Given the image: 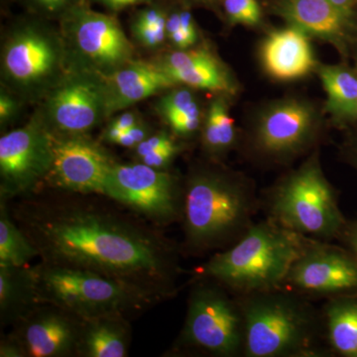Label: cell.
<instances>
[{"instance_id":"cell-1","label":"cell","mask_w":357,"mask_h":357,"mask_svg":"<svg viewBox=\"0 0 357 357\" xmlns=\"http://www.w3.org/2000/svg\"><path fill=\"white\" fill-rule=\"evenodd\" d=\"M89 197L40 190L7 203L40 261L96 272L172 298L183 273L182 250L135 213Z\"/></svg>"},{"instance_id":"cell-2","label":"cell","mask_w":357,"mask_h":357,"mask_svg":"<svg viewBox=\"0 0 357 357\" xmlns=\"http://www.w3.org/2000/svg\"><path fill=\"white\" fill-rule=\"evenodd\" d=\"M259 210L261 199L243 176L218 169L192 171L183 191L181 250L211 256L229 248L256 222Z\"/></svg>"},{"instance_id":"cell-31","label":"cell","mask_w":357,"mask_h":357,"mask_svg":"<svg viewBox=\"0 0 357 357\" xmlns=\"http://www.w3.org/2000/svg\"><path fill=\"white\" fill-rule=\"evenodd\" d=\"M181 151H182V146L175 141V142L168 145V146L161 148V149L156 150V151L152 152V153L145 155L144 157L138 160V162L152 167V168L166 170L171 165L174 160H175L176 157L181 153Z\"/></svg>"},{"instance_id":"cell-20","label":"cell","mask_w":357,"mask_h":357,"mask_svg":"<svg viewBox=\"0 0 357 357\" xmlns=\"http://www.w3.org/2000/svg\"><path fill=\"white\" fill-rule=\"evenodd\" d=\"M261 59L267 74L279 81L307 76L316 65L307 35L292 25L268 36Z\"/></svg>"},{"instance_id":"cell-39","label":"cell","mask_w":357,"mask_h":357,"mask_svg":"<svg viewBox=\"0 0 357 357\" xmlns=\"http://www.w3.org/2000/svg\"><path fill=\"white\" fill-rule=\"evenodd\" d=\"M96 1L112 11H121L129 6L150 2L151 0H96Z\"/></svg>"},{"instance_id":"cell-35","label":"cell","mask_w":357,"mask_h":357,"mask_svg":"<svg viewBox=\"0 0 357 357\" xmlns=\"http://www.w3.org/2000/svg\"><path fill=\"white\" fill-rule=\"evenodd\" d=\"M337 241H340V243L342 244L344 248L349 249L357 259V218L347 220Z\"/></svg>"},{"instance_id":"cell-32","label":"cell","mask_w":357,"mask_h":357,"mask_svg":"<svg viewBox=\"0 0 357 357\" xmlns=\"http://www.w3.org/2000/svg\"><path fill=\"white\" fill-rule=\"evenodd\" d=\"M24 103L8 89L1 86L0 91V124L1 128L11 123L20 112L21 105Z\"/></svg>"},{"instance_id":"cell-14","label":"cell","mask_w":357,"mask_h":357,"mask_svg":"<svg viewBox=\"0 0 357 357\" xmlns=\"http://www.w3.org/2000/svg\"><path fill=\"white\" fill-rule=\"evenodd\" d=\"M51 168L44 187L103 196L110 171L116 163L112 157L88 135L51 134Z\"/></svg>"},{"instance_id":"cell-24","label":"cell","mask_w":357,"mask_h":357,"mask_svg":"<svg viewBox=\"0 0 357 357\" xmlns=\"http://www.w3.org/2000/svg\"><path fill=\"white\" fill-rule=\"evenodd\" d=\"M319 77L326 93V109L338 121L357 119V74L340 66H325Z\"/></svg>"},{"instance_id":"cell-36","label":"cell","mask_w":357,"mask_h":357,"mask_svg":"<svg viewBox=\"0 0 357 357\" xmlns=\"http://www.w3.org/2000/svg\"><path fill=\"white\" fill-rule=\"evenodd\" d=\"M139 115L134 112H124L122 114L116 115L109 122V126L112 128L121 129L122 131L128 130L136 124L139 123Z\"/></svg>"},{"instance_id":"cell-29","label":"cell","mask_w":357,"mask_h":357,"mask_svg":"<svg viewBox=\"0 0 357 357\" xmlns=\"http://www.w3.org/2000/svg\"><path fill=\"white\" fill-rule=\"evenodd\" d=\"M86 0H20L31 15L44 20L60 21L61 18Z\"/></svg>"},{"instance_id":"cell-6","label":"cell","mask_w":357,"mask_h":357,"mask_svg":"<svg viewBox=\"0 0 357 357\" xmlns=\"http://www.w3.org/2000/svg\"><path fill=\"white\" fill-rule=\"evenodd\" d=\"M0 73L1 86L23 102H41L68 73L60 28L34 15L15 21L2 39Z\"/></svg>"},{"instance_id":"cell-21","label":"cell","mask_w":357,"mask_h":357,"mask_svg":"<svg viewBox=\"0 0 357 357\" xmlns=\"http://www.w3.org/2000/svg\"><path fill=\"white\" fill-rule=\"evenodd\" d=\"M130 319L103 316L83 319L77 356L126 357L131 342Z\"/></svg>"},{"instance_id":"cell-28","label":"cell","mask_w":357,"mask_h":357,"mask_svg":"<svg viewBox=\"0 0 357 357\" xmlns=\"http://www.w3.org/2000/svg\"><path fill=\"white\" fill-rule=\"evenodd\" d=\"M167 16L168 14L157 6L141 9L131 22L134 39L144 48H159L167 40Z\"/></svg>"},{"instance_id":"cell-17","label":"cell","mask_w":357,"mask_h":357,"mask_svg":"<svg viewBox=\"0 0 357 357\" xmlns=\"http://www.w3.org/2000/svg\"><path fill=\"white\" fill-rule=\"evenodd\" d=\"M156 62L176 86L220 93L236 89L227 67L208 49L172 52Z\"/></svg>"},{"instance_id":"cell-12","label":"cell","mask_w":357,"mask_h":357,"mask_svg":"<svg viewBox=\"0 0 357 357\" xmlns=\"http://www.w3.org/2000/svg\"><path fill=\"white\" fill-rule=\"evenodd\" d=\"M51 163V134L34 114L0 137V199L13 201L43 189Z\"/></svg>"},{"instance_id":"cell-18","label":"cell","mask_w":357,"mask_h":357,"mask_svg":"<svg viewBox=\"0 0 357 357\" xmlns=\"http://www.w3.org/2000/svg\"><path fill=\"white\" fill-rule=\"evenodd\" d=\"M109 117L176 86L156 62L134 60L105 79Z\"/></svg>"},{"instance_id":"cell-27","label":"cell","mask_w":357,"mask_h":357,"mask_svg":"<svg viewBox=\"0 0 357 357\" xmlns=\"http://www.w3.org/2000/svg\"><path fill=\"white\" fill-rule=\"evenodd\" d=\"M234 121L222 98L213 100L204 119L203 146L211 157L227 154L236 144Z\"/></svg>"},{"instance_id":"cell-13","label":"cell","mask_w":357,"mask_h":357,"mask_svg":"<svg viewBox=\"0 0 357 357\" xmlns=\"http://www.w3.org/2000/svg\"><path fill=\"white\" fill-rule=\"evenodd\" d=\"M309 300L357 294V259L342 244L310 238L284 281Z\"/></svg>"},{"instance_id":"cell-19","label":"cell","mask_w":357,"mask_h":357,"mask_svg":"<svg viewBox=\"0 0 357 357\" xmlns=\"http://www.w3.org/2000/svg\"><path fill=\"white\" fill-rule=\"evenodd\" d=\"M282 14L307 35L345 49L351 40L352 15L340 10L328 0H285Z\"/></svg>"},{"instance_id":"cell-11","label":"cell","mask_w":357,"mask_h":357,"mask_svg":"<svg viewBox=\"0 0 357 357\" xmlns=\"http://www.w3.org/2000/svg\"><path fill=\"white\" fill-rule=\"evenodd\" d=\"M37 117L54 135H88L109 119L105 79L68 70L39 102Z\"/></svg>"},{"instance_id":"cell-23","label":"cell","mask_w":357,"mask_h":357,"mask_svg":"<svg viewBox=\"0 0 357 357\" xmlns=\"http://www.w3.org/2000/svg\"><path fill=\"white\" fill-rule=\"evenodd\" d=\"M37 305L29 266H0V321L11 326Z\"/></svg>"},{"instance_id":"cell-7","label":"cell","mask_w":357,"mask_h":357,"mask_svg":"<svg viewBox=\"0 0 357 357\" xmlns=\"http://www.w3.org/2000/svg\"><path fill=\"white\" fill-rule=\"evenodd\" d=\"M261 210L281 227L324 241H337L349 220L317 154L264 195Z\"/></svg>"},{"instance_id":"cell-26","label":"cell","mask_w":357,"mask_h":357,"mask_svg":"<svg viewBox=\"0 0 357 357\" xmlns=\"http://www.w3.org/2000/svg\"><path fill=\"white\" fill-rule=\"evenodd\" d=\"M39 258L36 248L20 229L6 199L0 201V266H29Z\"/></svg>"},{"instance_id":"cell-42","label":"cell","mask_w":357,"mask_h":357,"mask_svg":"<svg viewBox=\"0 0 357 357\" xmlns=\"http://www.w3.org/2000/svg\"><path fill=\"white\" fill-rule=\"evenodd\" d=\"M356 74H357V67H356Z\"/></svg>"},{"instance_id":"cell-40","label":"cell","mask_w":357,"mask_h":357,"mask_svg":"<svg viewBox=\"0 0 357 357\" xmlns=\"http://www.w3.org/2000/svg\"><path fill=\"white\" fill-rule=\"evenodd\" d=\"M328 1L340 8V10L352 15V6H354V0H328Z\"/></svg>"},{"instance_id":"cell-25","label":"cell","mask_w":357,"mask_h":357,"mask_svg":"<svg viewBox=\"0 0 357 357\" xmlns=\"http://www.w3.org/2000/svg\"><path fill=\"white\" fill-rule=\"evenodd\" d=\"M174 88L160 98L156 110L175 135L190 137L201 128V109L190 88Z\"/></svg>"},{"instance_id":"cell-38","label":"cell","mask_w":357,"mask_h":357,"mask_svg":"<svg viewBox=\"0 0 357 357\" xmlns=\"http://www.w3.org/2000/svg\"><path fill=\"white\" fill-rule=\"evenodd\" d=\"M180 20L183 31L189 37L192 44H196V42L198 41V30H197L196 23H195L192 14L189 11H181Z\"/></svg>"},{"instance_id":"cell-4","label":"cell","mask_w":357,"mask_h":357,"mask_svg":"<svg viewBox=\"0 0 357 357\" xmlns=\"http://www.w3.org/2000/svg\"><path fill=\"white\" fill-rule=\"evenodd\" d=\"M237 298L244 319L243 357L332 356L321 310L312 300L285 289Z\"/></svg>"},{"instance_id":"cell-41","label":"cell","mask_w":357,"mask_h":357,"mask_svg":"<svg viewBox=\"0 0 357 357\" xmlns=\"http://www.w3.org/2000/svg\"><path fill=\"white\" fill-rule=\"evenodd\" d=\"M347 154L349 155V160H351L352 165L357 169V142L351 144V146L347 150Z\"/></svg>"},{"instance_id":"cell-8","label":"cell","mask_w":357,"mask_h":357,"mask_svg":"<svg viewBox=\"0 0 357 357\" xmlns=\"http://www.w3.org/2000/svg\"><path fill=\"white\" fill-rule=\"evenodd\" d=\"M192 282L184 326L171 352L243 356L244 319L237 296L208 279Z\"/></svg>"},{"instance_id":"cell-34","label":"cell","mask_w":357,"mask_h":357,"mask_svg":"<svg viewBox=\"0 0 357 357\" xmlns=\"http://www.w3.org/2000/svg\"><path fill=\"white\" fill-rule=\"evenodd\" d=\"M151 134V128L144 122L140 121L139 123L136 124L135 126L122 134L121 138L117 140L116 145L122 147L133 148L134 149Z\"/></svg>"},{"instance_id":"cell-3","label":"cell","mask_w":357,"mask_h":357,"mask_svg":"<svg viewBox=\"0 0 357 357\" xmlns=\"http://www.w3.org/2000/svg\"><path fill=\"white\" fill-rule=\"evenodd\" d=\"M309 239L265 217L236 243L211 255L192 278L217 282L236 296L278 290Z\"/></svg>"},{"instance_id":"cell-22","label":"cell","mask_w":357,"mask_h":357,"mask_svg":"<svg viewBox=\"0 0 357 357\" xmlns=\"http://www.w3.org/2000/svg\"><path fill=\"white\" fill-rule=\"evenodd\" d=\"M319 310L332 356L357 357V294L325 300Z\"/></svg>"},{"instance_id":"cell-9","label":"cell","mask_w":357,"mask_h":357,"mask_svg":"<svg viewBox=\"0 0 357 357\" xmlns=\"http://www.w3.org/2000/svg\"><path fill=\"white\" fill-rule=\"evenodd\" d=\"M60 23L68 70L107 79L134 60V47L114 17L93 10L86 1L65 14Z\"/></svg>"},{"instance_id":"cell-5","label":"cell","mask_w":357,"mask_h":357,"mask_svg":"<svg viewBox=\"0 0 357 357\" xmlns=\"http://www.w3.org/2000/svg\"><path fill=\"white\" fill-rule=\"evenodd\" d=\"M35 301L86 319L103 316L130 319L163 302L146 289L105 275L40 261L30 265Z\"/></svg>"},{"instance_id":"cell-30","label":"cell","mask_w":357,"mask_h":357,"mask_svg":"<svg viewBox=\"0 0 357 357\" xmlns=\"http://www.w3.org/2000/svg\"><path fill=\"white\" fill-rule=\"evenodd\" d=\"M223 8L232 24L256 26L262 20L257 0H223Z\"/></svg>"},{"instance_id":"cell-16","label":"cell","mask_w":357,"mask_h":357,"mask_svg":"<svg viewBox=\"0 0 357 357\" xmlns=\"http://www.w3.org/2000/svg\"><path fill=\"white\" fill-rule=\"evenodd\" d=\"M311 107L289 100L271 107L256 126L251 146L258 156L283 162L306 150L316 131Z\"/></svg>"},{"instance_id":"cell-33","label":"cell","mask_w":357,"mask_h":357,"mask_svg":"<svg viewBox=\"0 0 357 357\" xmlns=\"http://www.w3.org/2000/svg\"><path fill=\"white\" fill-rule=\"evenodd\" d=\"M175 142L172 136L166 131H159V132L152 133L148 136L146 139L142 141L140 144L134 148V155L136 158L139 160L145 155L152 153L156 150L168 146Z\"/></svg>"},{"instance_id":"cell-37","label":"cell","mask_w":357,"mask_h":357,"mask_svg":"<svg viewBox=\"0 0 357 357\" xmlns=\"http://www.w3.org/2000/svg\"><path fill=\"white\" fill-rule=\"evenodd\" d=\"M0 356L1 357H24L20 344L9 337L8 335L1 338L0 342Z\"/></svg>"},{"instance_id":"cell-10","label":"cell","mask_w":357,"mask_h":357,"mask_svg":"<svg viewBox=\"0 0 357 357\" xmlns=\"http://www.w3.org/2000/svg\"><path fill=\"white\" fill-rule=\"evenodd\" d=\"M184 184L166 170L145 164L115 163L110 171L103 197L152 223L167 227L180 222Z\"/></svg>"},{"instance_id":"cell-15","label":"cell","mask_w":357,"mask_h":357,"mask_svg":"<svg viewBox=\"0 0 357 357\" xmlns=\"http://www.w3.org/2000/svg\"><path fill=\"white\" fill-rule=\"evenodd\" d=\"M83 319L51 304H37L8 333L24 357L77 356Z\"/></svg>"}]
</instances>
